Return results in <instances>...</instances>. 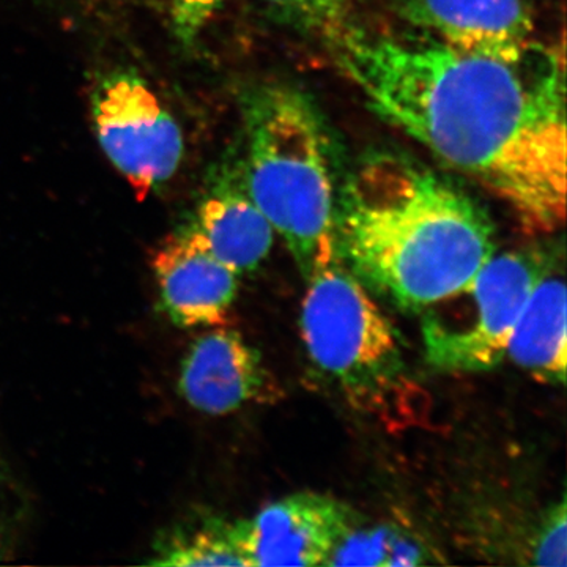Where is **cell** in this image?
<instances>
[{
  "label": "cell",
  "instance_id": "obj_1",
  "mask_svg": "<svg viewBox=\"0 0 567 567\" xmlns=\"http://www.w3.org/2000/svg\"><path fill=\"white\" fill-rule=\"evenodd\" d=\"M336 63L385 121L481 183L536 233L566 216L563 52L544 66L466 54L416 31L328 33Z\"/></svg>",
  "mask_w": 567,
  "mask_h": 567
},
{
  "label": "cell",
  "instance_id": "obj_2",
  "mask_svg": "<svg viewBox=\"0 0 567 567\" xmlns=\"http://www.w3.org/2000/svg\"><path fill=\"white\" fill-rule=\"evenodd\" d=\"M338 246L371 292L410 312L456 292L495 254L494 227L475 200L390 153L365 159L347 183Z\"/></svg>",
  "mask_w": 567,
  "mask_h": 567
},
{
  "label": "cell",
  "instance_id": "obj_3",
  "mask_svg": "<svg viewBox=\"0 0 567 567\" xmlns=\"http://www.w3.org/2000/svg\"><path fill=\"white\" fill-rule=\"evenodd\" d=\"M245 189L281 235L306 282L341 260L338 207L323 125L289 85H265L245 100Z\"/></svg>",
  "mask_w": 567,
  "mask_h": 567
},
{
  "label": "cell",
  "instance_id": "obj_4",
  "mask_svg": "<svg viewBox=\"0 0 567 567\" xmlns=\"http://www.w3.org/2000/svg\"><path fill=\"white\" fill-rule=\"evenodd\" d=\"M300 328L311 363L357 409L386 412L409 391L398 331L342 260L309 279Z\"/></svg>",
  "mask_w": 567,
  "mask_h": 567
},
{
  "label": "cell",
  "instance_id": "obj_5",
  "mask_svg": "<svg viewBox=\"0 0 567 567\" xmlns=\"http://www.w3.org/2000/svg\"><path fill=\"white\" fill-rule=\"evenodd\" d=\"M547 260L494 254L472 281L421 311L425 360L443 372H484L502 363L522 309Z\"/></svg>",
  "mask_w": 567,
  "mask_h": 567
},
{
  "label": "cell",
  "instance_id": "obj_6",
  "mask_svg": "<svg viewBox=\"0 0 567 567\" xmlns=\"http://www.w3.org/2000/svg\"><path fill=\"white\" fill-rule=\"evenodd\" d=\"M92 118L104 155L137 200L169 182L181 167V126L137 74L106 78L93 95Z\"/></svg>",
  "mask_w": 567,
  "mask_h": 567
},
{
  "label": "cell",
  "instance_id": "obj_7",
  "mask_svg": "<svg viewBox=\"0 0 567 567\" xmlns=\"http://www.w3.org/2000/svg\"><path fill=\"white\" fill-rule=\"evenodd\" d=\"M353 525L349 507L315 492L284 496L249 520L237 522L249 566H327Z\"/></svg>",
  "mask_w": 567,
  "mask_h": 567
},
{
  "label": "cell",
  "instance_id": "obj_8",
  "mask_svg": "<svg viewBox=\"0 0 567 567\" xmlns=\"http://www.w3.org/2000/svg\"><path fill=\"white\" fill-rule=\"evenodd\" d=\"M402 18L453 50L507 63L536 50L535 22L524 0H398Z\"/></svg>",
  "mask_w": 567,
  "mask_h": 567
},
{
  "label": "cell",
  "instance_id": "obj_9",
  "mask_svg": "<svg viewBox=\"0 0 567 567\" xmlns=\"http://www.w3.org/2000/svg\"><path fill=\"white\" fill-rule=\"evenodd\" d=\"M152 268L164 312L177 327L226 322L237 297L238 275L212 256L193 226L155 249Z\"/></svg>",
  "mask_w": 567,
  "mask_h": 567
},
{
  "label": "cell",
  "instance_id": "obj_10",
  "mask_svg": "<svg viewBox=\"0 0 567 567\" xmlns=\"http://www.w3.org/2000/svg\"><path fill=\"white\" fill-rule=\"evenodd\" d=\"M181 394L193 409L207 415H229L252 402L276 394L274 377L262 357L234 330L200 336L183 358Z\"/></svg>",
  "mask_w": 567,
  "mask_h": 567
},
{
  "label": "cell",
  "instance_id": "obj_11",
  "mask_svg": "<svg viewBox=\"0 0 567 567\" xmlns=\"http://www.w3.org/2000/svg\"><path fill=\"white\" fill-rule=\"evenodd\" d=\"M193 229L213 257L238 276L251 274L274 246V227L245 186L223 183L197 210Z\"/></svg>",
  "mask_w": 567,
  "mask_h": 567
},
{
  "label": "cell",
  "instance_id": "obj_12",
  "mask_svg": "<svg viewBox=\"0 0 567 567\" xmlns=\"http://www.w3.org/2000/svg\"><path fill=\"white\" fill-rule=\"evenodd\" d=\"M566 284L548 265L522 309L506 357L550 385L566 380Z\"/></svg>",
  "mask_w": 567,
  "mask_h": 567
},
{
  "label": "cell",
  "instance_id": "obj_13",
  "mask_svg": "<svg viewBox=\"0 0 567 567\" xmlns=\"http://www.w3.org/2000/svg\"><path fill=\"white\" fill-rule=\"evenodd\" d=\"M155 566H249L238 539L237 522L208 518L175 527L155 546Z\"/></svg>",
  "mask_w": 567,
  "mask_h": 567
},
{
  "label": "cell",
  "instance_id": "obj_14",
  "mask_svg": "<svg viewBox=\"0 0 567 567\" xmlns=\"http://www.w3.org/2000/svg\"><path fill=\"white\" fill-rule=\"evenodd\" d=\"M424 557L420 544L399 529L353 525L339 540L327 566H417L424 565Z\"/></svg>",
  "mask_w": 567,
  "mask_h": 567
},
{
  "label": "cell",
  "instance_id": "obj_15",
  "mask_svg": "<svg viewBox=\"0 0 567 567\" xmlns=\"http://www.w3.org/2000/svg\"><path fill=\"white\" fill-rule=\"evenodd\" d=\"M278 20L301 29L322 32L324 35L341 24L346 0H264Z\"/></svg>",
  "mask_w": 567,
  "mask_h": 567
},
{
  "label": "cell",
  "instance_id": "obj_16",
  "mask_svg": "<svg viewBox=\"0 0 567 567\" xmlns=\"http://www.w3.org/2000/svg\"><path fill=\"white\" fill-rule=\"evenodd\" d=\"M567 516L565 498L548 511L532 543V563L536 566L567 565Z\"/></svg>",
  "mask_w": 567,
  "mask_h": 567
},
{
  "label": "cell",
  "instance_id": "obj_17",
  "mask_svg": "<svg viewBox=\"0 0 567 567\" xmlns=\"http://www.w3.org/2000/svg\"><path fill=\"white\" fill-rule=\"evenodd\" d=\"M171 22L175 39L192 47L224 0H171Z\"/></svg>",
  "mask_w": 567,
  "mask_h": 567
}]
</instances>
